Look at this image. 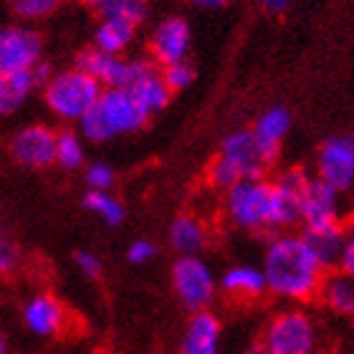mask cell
Listing matches in <instances>:
<instances>
[{"label":"cell","mask_w":354,"mask_h":354,"mask_svg":"<svg viewBox=\"0 0 354 354\" xmlns=\"http://www.w3.org/2000/svg\"><path fill=\"white\" fill-rule=\"evenodd\" d=\"M263 273L268 291L288 301H306L322 291L326 268L311 251L304 236L283 233L268 243L263 253Z\"/></svg>","instance_id":"cell-1"},{"label":"cell","mask_w":354,"mask_h":354,"mask_svg":"<svg viewBox=\"0 0 354 354\" xmlns=\"http://www.w3.org/2000/svg\"><path fill=\"white\" fill-rule=\"evenodd\" d=\"M147 119L149 114L129 88H104L96 106L79 122V132L88 142H109L119 134L140 132Z\"/></svg>","instance_id":"cell-2"},{"label":"cell","mask_w":354,"mask_h":354,"mask_svg":"<svg viewBox=\"0 0 354 354\" xmlns=\"http://www.w3.org/2000/svg\"><path fill=\"white\" fill-rule=\"evenodd\" d=\"M271 165L253 129H236L221 142L218 157L207 167V180L213 187L228 190L241 180L263 177Z\"/></svg>","instance_id":"cell-3"},{"label":"cell","mask_w":354,"mask_h":354,"mask_svg":"<svg viewBox=\"0 0 354 354\" xmlns=\"http://www.w3.org/2000/svg\"><path fill=\"white\" fill-rule=\"evenodd\" d=\"M225 213L243 230H276V185L263 177L241 180L225 190Z\"/></svg>","instance_id":"cell-4"},{"label":"cell","mask_w":354,"mask_h":354,"mask_svg":"<svg viewBox=\"0 0 354 354\" xmlns=\"http://www.w3.org/2000/svg\"><path fill=\"white\" fill-rule=\"evenodd\" d=\"M104 86L94 76L76 66L71 71H61L51 76V82L44 86V96L48 109L64 122H82L88 111L94 109Z\"/></svg>","instance_id":"cell-5"},{"label":"cell","mask_w":354,"mask_h":354,"mask_svg":"<svg viewBox=\"0 0 354 354\" xmlns=\"http://www.w3.org/2000/svg\"><path fill=\"white\" fill-rule=\"evenodd\" d=\"M317 326L301 309H286L268 322L263 332V349L268 354H314Z\"/></svg>","instance_id":"cell-6"},{"label":"cell","mask_w":354,"mask_h":354,"mask_svg":"<svg viewBox=\"0 0 354 354\" xmlns=\"http://www.w3.org/2000/svg\"><path fill=\"white\" fill-rule=\"evenodd\" d=\"M172 286L177 299L192 314L210 309L215 299V276L198 256H183L172 266Z\"/></svg>","instance_id":"cell-7"},{"label":"cell","mask_w":354,"mask_h":354,"mask_svg":"<svg viewBox=\"0 0 354 354\" xmlns=\"http://www.w3.org/2000/svg\"><path fill=\"white\" fill-rule=\"evenodd\" d=\"M76 66L91 74L104 88H129L152 64L145 59L124 61L114 56V53L99 51V48H88L79 53Z\"/></svg>","instance_id":"cell-8"},{"label":"cell","mask_w":354,"mask_h":354,"mask_svg":"<svg viewBox=\"0 0 354 354\" xmlns=\"http://www.w3.org/2000/svg\"><path fill=\"white\" fill-rule=\"evenodd\" d=\"M342 218H344L342 190L324 183L322 177L309 180L301 195L304 228H332V225H342Z\"/></svg>","instance_id":"cell-9"},{"label":"cell","mask_w":354,"mask_h":354,"mask_svg":"<svg viewBox=\"0 0 354 354\" xmlns=\"http://www.w3.org/2000/svg\"><path fill=\"white\" fill-rule=\"evenodd\" d=\"M56 140H59V134L53 129L44 124H30L13 134L8 149H10V157L21 167L41 170V167H48V165L56 162Z\"/></svg>","instance_id":"cell-10"},{"label":"cell","mask_w":354,"mask_h":354,"mask_svg":"<svg viewBox=\"0 0 354 354\" xmlns=\"http://www.w3.org/2000/svg\"><path fill=\"white\" fill-rule=\"evenodd\" d=\"M319 177L337 190L354 185V134H334L322 145L317 157Z\"/></svg>","instance_id":"cell-11"},{"label":"cell","mask_w":354,"mask_h":354,"mask_svg":"<svg viewBox=\"0 0 354 354\" xmlns=\"http://www.w3.org/2000/svg\"><path fill=\"white\" fill-rule=\"evenodd\" d=\"M38 61H41V38L36 30L13 26L0 33V74L28 71Z\"/></svg>","instance_id":"cell-12"},{"label":"cell","mask_w":354,"mask_h":354,"mask_svg":"<svg viewBox=\"0 0 354 354\" xmlns=\"http://www.w3.org/2000/svg\"><path fill=\"white\" fill-rule=\"evenodd\" d=\"M180 354H221V322L210 309L190 317L180 339Z\"/></svg>","instance_id":"cell-13"},{"label":"cell","mask_w":354,"mask_h":354,"mask_svg":"<svg viewBox=\"0 0 354 354\" xmlns=\"http://www.w3.org/2000/svg\"><path fill=\"white\" fill-rule=\"evenodd\" d=\"M187 46H190V28H187V23L183 18H167L152 33L149 51H152V59L160 66H170V64H177V61H185Z\"/></svg>","instance_id":"cell-14"},{"label":"cell","mask_w":354,"mask_h":354,"mask_svg":"<svg viewBox=\"0 0 354 354\" xmlns=\"http://www.w3.org/2000/svg\"><path fill=\"white\" fill-rule=\"evenodd\" d=\"M23 324L38 337H53L64 326V306L51 294H36L23 306Z\"/></svg>","instance_id":"cell-15"},{"label":"cell","mask_w":354,"mask_h":354,"mask_svg":"<svg viewBox=\"0 0 354 354\" xmlns=\"http://www.w3.org/2000/svg\"><path fill=\"white\" fill-rule=\"evenodd\" d=\"M291 129V114H288L283 106H271V109H266L259 119H256V124H253V134H256V140L259 145L263 147L266 157L276 162L279 160V149H281V142L283 137L288 134Z\"/></svg>","instance_id":"cell-16"},{"label":"cell","mask_w":354,"mask_h":354,"mask_svg":"<svg viewBox=\"0 0 354 354\" xmlns=\"http://www.w3.org/2000/svg\"><path fill=\"white\" fill-rule=\"evenodd\" d=\"M129 91H132L134 99L140 102V106L147 111L149 117L157 114V111H162L165 106L170 104V96H172V88L165 82L162 71H157L155 66H149L147 71L129 86Z\"/></svg>","instance_id":"cell-17"},{"label":"cell","mask_w":354,"mask_h":354,"mask_svg":"<svg viewBox=\"0 0 354 354\" xmlns=\"http://www.w3.org/2000/svg\"><path fill=\"white\" fill-rule=\"evenodd\" d=\"M41 86L36 68L28 71H13V74H0V111L13 114L23 106V102L33 94V88Z\"/></svg>","instance_id":"cell-18"},{"label":"cell","mask_w":354,"mask_h":354,"mask_svg":"<svg viewBox=\"0 0 354 354\" xmlns=\"http://www.w3.org/2000/svg\"><path fill=\"white\" fill-rule=\"evenodd\" d=\"M221 288L228 296H238V299H256L263 291H268V283H266V273L263 268H256V266H233L223 273Z\"/></svg>","instance_id":"cell-19"},{"label":"cell","mask_w":354,"mask_h":354,"mask_svg":"<svg viewBox=\"0 0 354 354\" xmlns=\"http://www.w3.org/2000/svg\"><path fill=\"white\" fill-rule=\"evenodd\" d=\"M304 241L309 243V248L317 253V259L322 261L324 268L339 266L342 248H344V228L342 225H332V228H304Z\"/></svg>","instance_id":"cell-20"},{"label":"cell","mask_w":354,"mask_h":354,"mask_svg":"<svg viewBox=\"0 0 354 354\" xmlns=\"http://www.w3.org/2000/svg\"><path fill=\"white\" fill-rule=\"evenodd\" d=\"M170 243L180 256H198L207 243V230L198 218L180 215L170 225Z\"/></svg>","instance_id":"cell-21"},{"label":"cell","mask_w":354,"mask_h":354,"mask_svg":"<svg viewBox=\"0 0 354 354\" xmlns=\"http://www.w3.org/2000/svg\"><path fill=\"white\" fill-rule=\"evenodd\" d=\"M319 294L332 311L342 317H354V276H347L344 271L329 273Z\"/></svg>","instance_id":"cell-22"},{"label":"cell","mask_w":354,"mask_h":354,"mask_svg":"<svg viewBox=\"0 0 354 354\" xmlns=\"http://www.w3.org/2000/svg\"><path fill=\"white\" fill-rule=\"evenodd\" d=\"M134 28H137V26H132V23L102 18V23H99V26H96V30H94V48L119 56L127 46L132 44Z\"/></svg>","instance_id":"cell-23"},{"label":"cell","mask_w":354,"mask_h":354,"mask_svg":"<svg viewBox=\"0 0 354 354\" xmlns=\"http://www.w3.org/2000/svg\"><path fill=\"white\" fill-rule=\"evenodd\" d=\"M84 207L99 215L106 225H119L124 221V205L109 190H88L84 195Z\"/></svg>","instance_id":"cell-24"},{"label":"cell","mask_w":354,"mask_h":354,"mask_svg":"<svg viewBox=\"0 0 354 354\" xmlns=\"http://www.w3.org/2000/svg\"><path fill=\"white\" fill-rule=\"evenodd\" d=\"M84 160H86V152H84L82 134L59 132V140H56V165L64 167V170H79Z\"/></svg>","instance_id":"cell-25"},{"label":"cell","mask_w":354,"mask_h":354,"mask_svg":"<svg viewBox=\"0 0 354 354\" xmlns=\"http://www.w3.org/2000/svg\"><path fill=\"white\" fill-rule=\"evenodd\" d=\"M96 10L102 18H109V21H124L140 26L145 18V0H104Z\"/></svg>","instance_id":"cell-26"},{"label":"cell","mask_w":354,"mask_h":354,"mask_svg":"<svg viewBox=\"0 0 354 354\" xmlns=\"http://www.w3.org/2000/svg\"><path fill=\"white\" fill-rule=\"evenodd\" d=\"M162 76L167 86L172 88V94H175V91H183V88H187L195 82V68L187 61H177V64H170V66H162Z\"/></svg>","instance_id":"cell-27"},{"label":"cell","mask_w":354,"mask_h":354,"mask_svg":"<svg viewBox=\"0 0 354 354\" xmlns=\"http://www.w3.org/2000/svg\"><path fill=\"white\" fill-rule=\"evenodd\" d=\"M61 6V0H15L13 10L15 15H21L23 21H36L44 15L53 13Z\"/></svg>","instance_id":"cell-28"},{"label":"cell","mask_w":354,"mask_h":354,"mask_svg":"<svg viewBox=\"0 0 354 354\" xmlns=\"http://www.w3.org/2000/svg\"><path fill=\"white\" fill-rule=\"evenodd\" d=\"M84 180H86L88 190H109L114 185V170L104 162H91L84 172Z\"/></svg>","instance_id":"cell-29"},{"label":"cell","mask_w":354,"mask_h":354,"mask_svg":"<svg viewBox=\"0 0 354 354\" xmlns=\"http://www.w3.org/2000/svg\"><path fill=\"white\" fill-rule=\"evenodd\" d=\"M74 261H76V268H79L86 279H99V276H102V261L91 251H79L74 256Z\"/></svg>","instance_id":"cell-30"},{"label":"cell","mask_w":354,"mask_h":354,"mask_svg":"<svg viewBox=\"0 0 354 354\" xmlns=\"http://www.w3.org/2000/svg\"><path fill=\"white\" fill-rule=\"evenodd\" d=\"M152 256H155V245L149 243V241H145V238H140V241L129 243V248H127V261H129V263H134V266L147 263Z\"/></svg>","instance_id":"cell-31"},{"label":"cell","mask_w":354,"mask_h":354,"mask_svg":"<svg viewBox=\"0 0 354 354\" xmlns=\"http://www.w3.org/2000/svg\"><path fill=\"white\" fill-rule=\"evenodd\" d=\"M18 263V251H15V245L3 238V243H0V271L3 273H10Z\"/></svg>","instance_id":"cell-32"},{"label":"cell","mask_w":354,"mask_h":354,"mask_svg":"<svg viewBox=\"0 0 354 354\" xmlns=\"http://www.w3.org/2000/svg\"><path fill=\"white\" fill-rule=\"evenodd\" d=\"M339 271H344L347 276H354V233L347 236V241H344L342 259H339Z\"/></svg>","instance_id":"cell-33"},{"label":"cell","mask_w":354,"mask_h":354,"mask_svg":"<svg viewBox=\"0 0 354 354\" xmlns=\"http://www.w3.org/2000/svg\"><path fill=\"white\" fill-rule=\"evenodd\" d=\"M261 6H263L266 13L279 15V13H283L288 6H291V0H261Z\"/></svg>","instance_id":"cell-34"},{"label":"cell","mask_w":354,"mask_h":354,"mask_svg":"<svg viewBox=\"0 0 354 354\" xmlns=\"http://www.w3.org/2000/svg\"><path fill=\"white\" fill-rule=\"evenodd\" d=\"M192 3L200 8H221V6H225V3H230V0H192Z\"/></svg>","instance_id":"cell-35"},{"label":"cell","mask_w":354,"mask_h":354,"mask_svg":"<svg viewBox=\"0 0 354 354\" xmlns=\"http://www.w3.org/2000/svg\"><path fill=\"white\" fill-rule=\"evenodd\" d=\"M84 3H88V6H94V8H99L104 3V0H84Z\"/></svg>","instance_id":"cell-36"},{"label":"cell","mask_w":354,"mask_h":354,"mask_svg":"<svg viewBox=\"0 0 354 354\" xmlns=\"http://www.w3.org/2000/svg\"><path fill=\"white\" fill-rule=\"evenodd\" d=\"M251 354H268V352H266V349L263 347H261V349H253V352Z\"/></svg>","instance_id":"cell-37"}]
</instances>
